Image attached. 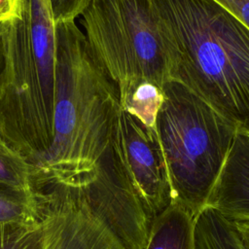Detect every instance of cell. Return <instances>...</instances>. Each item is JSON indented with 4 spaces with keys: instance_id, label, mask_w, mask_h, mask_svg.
I'll return each instance as SVG.
<instances>
[{
    "instance_id": "obj_20",
    "label": "cell",
    "mask_w": 249,
    "mask_h": 249,
    "mask_svg": "<svg viewBox=\"0 0 249 249\" xmlns=\"http://www.w3.org/2000/svg\"><path fill=\"white\" fill-rule=\"evenodd\" d=\"M244 130H245V129H244ZM246 131H248V132H249V130H246Z\"/></svg>"
},
{
    "instance_id": "obj_9",
    "label": "cell",
    "mask_w": 249,
    "mask_h": 249,
    "mask_svg": "<svg viewBox=\"0 0 249 249\" xmlns=\"http://www.w3.org/2000/svg\"><path fill=\"white\" fill-rule=\"evenodd\" d=\"M195 216L173 202L151 225L143 249H194Z\"/></svg>"
},
{
    "instance_id": "obj_4",
    "label": "cell",
    "mask_w": 249,
    "mask_h": 249,
    "mask_svg": "<svg viewBox=\"0 0 249 249\" xmlns=\"http://www.w3.org/2000/svg\"><path fill=\"white\" fill-rule=\"evenodd\" d=\"M44 249H143L154 217L130 185L97 178L38 191Z\"/></svg>"
},
{
    "instance_id": "obj_5",
    "label": "cell",
    "mask_w": 249,
    "mask_h": 249,
    "mask_svg": "<svg viewBox=\"0 0 249 249\" xmlns=\"http://www.w3.org/2000/svg\"><path fill=\"white\" fill-rule=\"evenodd\" d=\"M162 91L155 127L173 202L196 216L207 205L238 126L175 80Z\"/></svg>"
},
{
    "instance_id": "obj_18",
    "label": "cell",
    "mask_w": 249,
    "mask_h": 249,
    "mask_svg": "<svg viewBox=\"0 0 249 249\" xmlns=\"http://www.w3.org/2000/svg\"><path fill=\"white\" fill-rule=\"evenodd\" d=\"M240 233L245 249H249V221L233 222Z\"/></svg>"
},
{
    "instance_id": "obj_6",
    "label": "cell",
    "mask_w": 249,
    "mask_h": 249,
    "mask_svg": "<svg viewBox=\"0 0 249 249\" xmlns=\"http://www.w3.org/2000/svg\"><path fill=\"white\" fill-rule=\"evenodd\" d=\"M78 19L118 91L143 81L162 88L170 79L151 0H91Z\"/></svg>"
},
{
    "instance_id": "obj_8",
    "label": "cell",
    "mask_w": 249,
    "mask_h": 249,
    "mask_svg": "<svg viewBox=\"0 0 249 249\" xmlns=\"http://www.w3.org/2000/svg\"><path fill=\"white\" fill-rule=\"evenodd\" d=\"M207 205L230 221H249L248 131L238 128Z\"/></svg>"
},
{
    "instance_id": "obj_2",
    "label": "cell",
    "mask_w": 249,
    "mask_h": 249,
    "mask_svg": "<svg viewBox=\"0 0 249 249\" xmlns=\"http://www.w3.org/2000/svg\"><path fill=\"white\" fill-rule=\"evenodd\" d=\"M169 77L249 130V28L214 0H151Z\"/></svg>"
},
{
    "instance_id": "obj_11",
    "label": "cell",
    "mask_w": 249,
    "mask_h": 249,
    "mask_svg": "<svg viewBox=\"0 0 249 249\" xmlns=\"http://www.w3.org/2000/svg\"><path fill=\"white\" fill-rule=\"evenodd\" d=\"M119 97L122 110L135 117L144 125L155 128L163 100L162 88L147 81L137 82L121 89Z\"/></svg>"
},
{
    "instance_id": "obj_14",
    "label": "cell",
    "mask_w": 249,
    "mask_h": 249,
    "mask_svg": "<svg viewBox=\"0 0 249 249\" xmlns=\"http://www.w3.org/2000/svg\"><path fill=\"white\" fill-rule=\"evenodd\" d=\"M0 249H44L41 220L30 224H0Z\"/></svg>"
},
{
    "instance_id": "obj_13",
    "label": "cell",
    "mask_w": 249,
    "mask_h": 249,
    "mask_svg": "<svg viewBox=\"0 0 249 249\" xmlns=\"http://www.w3.org/2000/svg\"><path fill=\"white\" fill-rule=\"evenodd\" d=\"M40 220L38 192H26L0 187V224L35 223Z\"/></svg>"
},
{
    "instance_id": "obj_19",
    "label": "cell",
    "mask_w": 249,
    "mask_h": 249,
    "mask_svg": "<svg viewBox=\"0 0 249 249\" xmlns=\"http://www.w3.org/2000/svg\"><path fill=\"white\" fill-rule=\"evenodd\" d=\"M3 65V51H2V38H1V30H0V72Z\"/></svg>"
},
{
    "instance_id": "obj_10",
    "label": "cell",
    "mask_w": 249,
    "mask_h": 249,
    "mask_svg": "<svg viewBox=\"0 0 249 249\" xmlns=\"http://www.w3.org/2000/svg\"><path fill=\"white\" fill-rule=\"evenodd\" d=\"M194 249H245L232 221L206 205L195 216Z\"/></svg>"
},
{
    "instance_id": "obj_12",
    "label": "cell",
    "mask_w": 249,
    "mask_h": 249,
    "mask_svg": "<svg viewBox=\"0 0 249 249\" xmlns=\"http://www.w3.org/2000/svg\"><path fill=\"white\" fill-rule=\"evenodd\" d=\"M0 187L36 194L31 166L0 129Z\"/></svg>"
},
{
    "instance_id": "obj_7",
    "label": "cell",
    "mask_w": 249,
    "mask_h": 249,
    "mask_svg": "<svg viewBox=\"0 0 249 249\" xmlns=\"http://www.w3.org/2000/svg\"><path fill=\"white\" fill-rule=\"evenodd\" d=\"M111 145L138 197L154 218L173 203L168 171L155 128L120 110Z\"/></svg>"
},
{
    "instance_id": "obj_1",
    "label": "cell",
    "mask_w": 249,
    "mask_h": 249,
    "mask_svg": "<svg viewBox=\"0 0 249 249\" xmlns=\"http://www.w3.org/2000/svg\"><path fill=\"white\" fill-rule=\"evenodd\" d=\"M121 110L119 91L76 20L56 23L53 138L32 166L37 191L77 187L96 170Z\"/></svg>"
},
{
    "instance_id": "obj_17",
    "label": "cell",
    "mask_w": 249,
    "mask_h": 249,
    "mask_svg": "<svg viewBox=\"0 0 249 249\" xmlns=\"http://www.w3.org/2000/svg\"><path fill=\"white\" fill-rule=\"evenodd\" d=\"M249 28V0H214Z\"/></svg>"
},
{
    "instance_id": "obj_15",
    "label": "cell",
    "mask_w": 249,
    "mask_h": 249,
    "mask_svg": "<svg viewBox=\"0 0 249 249\" xmlns=\"http://www.w3.org/2000/svg\"><path fill=\"white\" fill-rule=\"evenodd\" d=\"M90 1L91 0H51L55 23L77 20Z\"/></svg>"
},
{
    "instance_id": "obj_3",
    "label": "cell",
    "mask_w": 249,
    "mask_h": 249,
    "mask_svg": "<svg viewBox=\"0 0 249 249\" xmlns=\"http://www.w3.org/2000/svg\"><path fill=\"white\" fill-rule=\"evenodd\" d=\"M0 30V129L32 169L53 138L56 23L51 0H25L21 18Z\"/></svg>"
},
{
    "instance_id": "obj_16",
    "label": "cell",
    "mask_w": 249,
    "mask_h": 249,
    "mask_svg": "<svg viewBox=\"0 0 249 249\" xmlns=\"http://www.w3.org/2000/svg\"><path fill=\"white\" fill-rule=\"evenodd\" d=\"M24 4L25 0H0V25L19 19Z\"/></svg>"
}]
</instances>
